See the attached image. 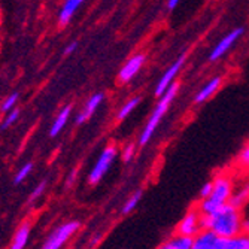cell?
<instances>
[{"label":"cell","instance_id":"6","mask_svg":"<svg viewBox=\"0 0 249 249\" xmlns=\"http://www.w3.org/2000/svg\"><path fill=\"white\" fill-rule=\"evenodd\" d=\"M81 227V224L78 221H67L58 227L47 237L42 249H61L66 242L69 240Z\"/></svg>","mask_w":249,"mask_h":249},{"label":"cell","instance_id":"13","mask_svg":"<svg viewBox=\"0 0 249 249\" xmlns=\"http://www.w3.org/2000/svg\"><path fill=\"white\" fill-rule=\"evenodd\" d=\"M85 0H64V3L58 12V24L61 27L67 26L75 17V14L79 11V8L84 5Z\"/></svg>","mask_w":249,"mask_h":249},{"label":"cell","instance_id":"4","mask_svg":"<svg viewBox=\"0 0 249 249\" xmlns=\"http://www.w3.org/2000/svg\"><path fill=\"white\" fill-rule=\"evenodd\" d=\"M193 249H249V233H239L233 237H221L211 230H201L194 237Z\"/></svg>","mask_w":249,"mask_h":249},{"label":"cell","instance_id":"26","mask_svg":"<svg viewBox=\"0 0 249 249\" xmlns=\"http://www.w3.org/2000/svg\"><path fill=\"white\" fill-rule=\"evenodd\" d=\"M212 188H213V182H206L205 185H203L200 188V198H206L211 196L212 193Z\"/></svg>","mask_w":249,"mask_h":249},{"label":"cell","instance_id":"15","mask_svg":"<svg viewBox=\"0 0 249 249\" xmlns=\"http://www.w3.org/2000/svg\"><path fill=\"white\" fill-rule=\"evenodd\" d=\"M194 237L182 236V234H175L169 240H166L158 249H193Z\"/></svg>","mask_w":249,"mask_h":249},{"label":"cell","instance_id":"1","mask_svg":"<svg viewBox=\"0 0 249 249\" xmlns=\"http://www.w3.org/2000/svg\"><path fill=\"white\" fill-rule=\"evenodd\" d=\"M243 218L240 208H236L231 203L224 205L213 213L201 215V229L211 230L221 237H233L243 231Z\"/></svg>","mask_w":249,"mask_h":249},{"label":"cell","instance_id":"30","mask_svg":"<svg viewBox=\"0 0 249 249\" xmlns=\"http://www.w3.org/2000/svg\"><path fill=\"white\" fill-rule=\"evenodd\" d=\"M242 229H243V231H245V233H249V218H248V219H243Z\"/></svg>","mask_w":249,"mask_h":249},{"label":"cell","instance_id":"24","mask_svg":"<svg viewBox=\"0 0 249 249\" xmlns=\"http://www.w3.org/2000/svg\"><path fill=\"white\" fill-rule=\"evenodd\" d=\"M237 163L242 169L249 172V143L240 151L239 157H237Z\"/></svg>","mask_w":249,"mask_h":249},{"label":"cell","instance_id":"22","mask_svg":"<svg viewBox=\"0 0 249 249\" xmlns=\"http://www.w3.org/2000/svg\"><path fill=\"white\" fill-rule=\"evenodd\" d=\"M18 97H19V94H18V93H12V94H9V96L2 102V105H0V110L5 112V114H8L9 110L15 109V107H17V103H18Z\"/></svg>","mask_w":249,"mask_h":249},{"label":"cell","instance_id":"2","mask_svg":"<svg viewBox=\"0 0 249 249\" xmlns=\"http://www.w3.org/2000/svg\"><path fill=\"white\" fill-rule=\"evenodd\" d=\"M213 188L209 197L201 198L197 209L201 215H209L221 209L224 205L230 203V198L233 196V180L227 175H218L213 180Z\"/></svg>","mask_w":249,"mask_h":249},{"label":"cell","instance_id":"25","mask_svg":"<svg viewBox=\"0 0 249 249\" xmlns=\"http://www.w3.org/2000/svg\"><path fill=\"white\" fill-rule=\"evenodd\" d=\"M45 188H47V180H42V182L33 190V193L30 194V197H29V203H33L35 200H37L43 193H45Z\"/></svg>","mask_w":249,"mask_h":249},{"label":"cell","instance_id":"23","mask_svg":"<svg viewBox=\"0 0 249 249\" xmlns=\"http://www.w3.org/2000/svg\"><path fill=\"white\" fill-rule=\"evenodd\" d=\"M136 149H138V145H136V143H127L123 148L121 157H123V161L124 163H130L133 160L134 155H136Z\"/></svg>","mask_w":249,"mask_h":249},{"label":"cell","instance_id":"16","mask_svg":"<svg viewBox=\"0 0 249 249\" xmlns=\"http://www.w3.org/2000/svg\"><path fill=\"white\" fill-rule=\"evenodd\" d=\"M29 236H30V224L29 222L21 224L19 229L17 230V233L14 236V240H12L9 249H24L27 245Z\"/></svg>","mask_w":249,"mask_h":249},{"label":"cell","instance_id":"17","mask_svg":"<svg viewBox=\"0 0 249 249\" xmlns=\"http://www.w3.org/2000/svg\"><path fill=\"white\" fill-rule=\"evenodd\" d=\"M141 103V97L139 96H134V97H130L117 112V121H124L125 118L130 117V114H133L134 109L139 106Z\"/></svg>","mask_w":249,"mask_h":249},{"label":"cell","instance_id":"14","mask_svg":"<svg viewBox=\"0 0 249 249\" xmlns=\"http://www.w3.org/2000/svg\"><path fill=\"white\" fill-rule=\"evenodd\" d=\"M72 109H73L72 105H66L57 114V117L54 118V121L51 124V128H50V136H51V138H57V136L64 130V127L67 125V123H69V120H71Z\"/></svg>","mask_w":249,"mask_h":249},{"label":"cell","instance_id":"9","mask_svg":"<svg viewBox=\"0 0 249 249\" xmlns=\"http://www.w3.org/2000/svg\"><path fill=\"white\" fill-rule=\"evenodd\" d=\"M201 213L196 208L193 211H188L185 216L179 221L176 227V234H182L188 237H196L201 231Z\"/></svg>","mask_w":249,"mask_h":249},{"label":"cell","instance_id":"5","mask_svg":"<svg viewBox=\"0 0 249 249\" xmlns=\"http://www.w3.org/2000/svg\"><path fill=\"white\" fill-rule=\"evenodd\" d=\"M117 155H118V149L115 145H107L100 152L91 172H89V175H88V184L89 185H97L100 182V180L103 179V176L109 172L110 166L114 164Z\"/></svg>","mask_w":249,"mask_h":249},{"label":"cell","instance_id":"3","mask_svg":"<svg viewBox=\"0 0 249 249\" xmlns=\"http://www.w3.org/2000/svg\"><path fill=\"white\" fill-rule=\"evenodd\" d=\"M178 93H179V84L175 82L161 97H158V102H157L154 110L151 112V115H149V118H148L141 136H139V142H138L139 146L148 145V142L152 139V136L155 134L158 125L161 124V120L167 114V110H169L170 105L173 103L175 97L178 96Z\"/></svg>","mask_w":249,"mask_h":249},{"label":"cell","instance_id":"28","mask_svg":"<svg viewBox=\"0 0 249 249\" xmlns=\"http://www.w3.org/2000/svg\"><path fill=\"white\" fill-rule=\"evenodd\" d=\"M76 175H78V170L75 169V170H72V173L69 175V178H67V182H66V187H71V185H73V182H75V179H76Z\"/></svg>","mask_w":249,"mask_h":249},{"label":"cell","instance_id":"20","mask_svg":"<svg viewBox=\"0 0 249 249\" xmlns=\"http://www.w3.org/2000/svg\"><path fill=\"white\" fill-rule=\"evenodd\" d=\"M19 109H12V110H9L8 114H6V117L3 118V121L0 123V130H8V128H11L17 121H18V118H19Z\"/></svg>","mask_w":249,"mask_h":249},{"label":"cell","instance_id":"12","mask_svg":"<svg viewBox=\"0 0 249 249\" xmlns=\"http://www.w3.org/2000/svg\"><path fill=\"white\" fill-rule=\"evenodd\" d=\"M221 85H222V76H221V75H216V76L211 78V79H209V81L196 93V96H194V103H196V105H201V103H205V102L211 100V99L219 91Z\"/></svg>","mask_w":249,"mask_h":249},{"label":"cell","instance_id":"19","mask_svg":"<svg viewBox=\"0 0 249 249\" xmlns=\"http://www.w3.org/2000/svg\"><path fill=\"white\" fill-rule=\"evenodd\" d=\"M248 198H249V185L239 190L237 193H233V196L230 198V203H231V205H234L236 208H242Z\"/></svg>","mask_w":249,"mask_h":249},{"label":"cell","instance_id":"10","mask_svg":"<svg viewBox=\"0 0 249 249\" xmlns=\"http://www.w3.org/2000/svg\"><path fill=\"white\" fill-rule=\"evenodd\" d=\"M145 61H146L145 54H134L130 58H127L118 72V81L121 84H128L130 81H133L142 71V67L145 66Z\"/></svg>","mask_w":249,"mask_h":249},{"label":"cell","instance_id":"8","mask_svg":"<svg viewBox=\"0 0 249 249\" xmlns=\"http://www.w3.org/2000/svg\"><path fill=\"white\" fill-rule=\"evenodd\" d=\"M245 33V29L243 27H237V29H233L231 32H229L225 36H222L218 43L215 45V47L212 48L211 54H209V61H218L221 57H224L225 54H227L233 45L243 36Z\"/></svg>","mask_w":249,"mask_h":249},{"label":"cell","instance_id":"21","mask_svg":"<svg viewBox=\"0 0 249 249\" xmlns=\"http://www.w3.org/2000/svg\"><path fill=\"white\" fill-rule=\"evenodd\" d=\"M32 170H33V163H26L24 166H22L18 172H17V175H15V178H14V184L15 185H19L22 180H26L27 179V176L32 173Z\"/></svg>","mask_w":249,"mask_h":249},{"label":"cell","instance_id":"11","mask_svg":"<svg viewBox=\"0 0 249 249\" xmlns=\"http://www.w3.org/2000/svg\"><path fill=\"white\" fill-rule=\"evenodd\" d=\"M103 100H105V94H103V93H94L91 97H89V99L85 102L82 110L76 115V120H75L76 124L81 125V124H85L87 121L91 120L93 115L97 112V109L102 106Z\"/></svg>","mask_w":249,"mask_h":249},{"label":"cell","instance_id":"7","mask_svg":"<svg viewBox=\"0 0 249 249\" xmlns=\"http://www.w3.org/2000/svg\"><path fill=\"white\" fill-rule=\"evenodd\" d=\"M185 60H187V53H184V54H180L175 61H173V64H170L167 69H166V72L163 73V76L158 79V82H157V85H155V89H154V94L157 96V97H161L167 89L175 84V79H176V76L179 75V72L182 71V67H184V64H185Z\"/></svg>","mask_w":249,"mask_h":249},{"label":"cell","instance_id":"18","mask_svg":"<svg viewBox=\"0 0 249 249\" xmlns=\"http://www.w3.org/2000/svg\"><path fill=\"white\" fill-rule=\"evenodd\" d=\"M142 196H143L142 190H138L134 194H131V196L125 200L124 206H123V209H121L123 215H128L130 212H133V211L136 209V206L139 205V201H141Z\"/></svg>","mask_w":249,"mask_h":249},{"label":"cell","instance_id":"29","mask_svg":"<svg viewBox=\"0 0 249 249\" xmlns=\"http://www.w3.org/2000/svg\"><path fill=\"white\" fill-rule=\"evenodd\" d=\"M180 0H167V9L169 11H173L178 5H179Z\"/></svg>","mask_w":249,"mask_h":249},{"label":"cell","instance_id":"27","mask_svg":"<svg viewBox=\"0 0 249 249\" xmlns=\"http://www.w3.org/2000/svg\"><path fill=\"white\" fill-rule=\"evenodd\" d=\"M76 48H78V42L73 40L72 43H69V45H67V47L64 48V55H71V54H73V53L76 51Z\"/></svg>","mask_w":249,"mask_h":249}]
</instances>
